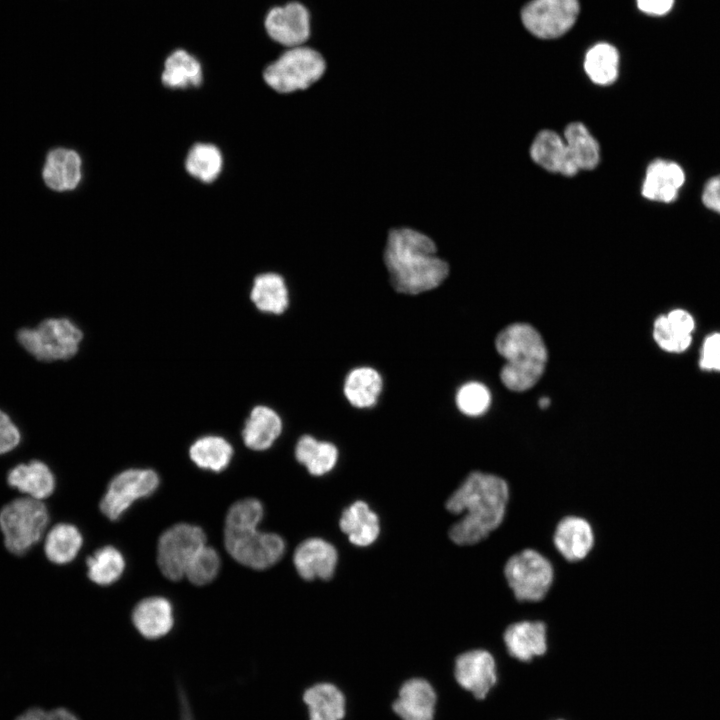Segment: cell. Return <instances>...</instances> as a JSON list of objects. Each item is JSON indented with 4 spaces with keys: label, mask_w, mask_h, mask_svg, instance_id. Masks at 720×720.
Segmentation results:
<instances>
[{
    "label": "cell",
    "mask_w": 720,
    "mask_h": 720,
    "mask_svg": "<svg viewBox=\"0 0 720 720\" xmlns=\"http://www.w3.org/2000/svg\"><path fill=\"white\" fill-rule=\"evenodd\" d=\"M335 547L321 538H309L295 549L293 562L298 574L305 580H329L337 565Z\"/></svg>",
    "instance_id": "cell-15"
},
{
    "label": "cell",
    "mask_w": 720,
    "mask_h": 720,
    "mask_svg": "<svg viewBox=\"0 0 720 720\" xmlns=\"http://www.w3.org/2000/svg\"><path fill=\"white\" fill-rule=\"evenodd\" d=\"M132 622L144 638L160 639L173 628V607L170 601L163 597L145 598L135 606L132 612Z\"/></svg>",
    "instance_id": "cell-20"
},
{
    "label": "cell",
    "mask_w": 720,
    "mask_h": 720,
    "mask_svg": "<svg viewBox=\"0 0 720 720\" xmlns=\"http://www.w3.org/2000/svg\"><path fill=\"white\" fill-rule=\"evenodd\" d=\"M701 200L706 208L720 214V175L714 176L706 182Z\"/></svg>",
    "instance_id": "cell-43"
},
{
    "label": "cell",
    "mask_w": 720,
    "mask_h": 720,
    "mask_svg": "<svg viewBox=\"0 0 720 720\" xmlns=\"http://www.w3.org/2000/svg\"><path fill=\"white\" fill-rule=\"evenodd\" d=\"M569 155L578 170L594 169L600 160V147L587 127L580 122L570 123L563 136Z\"/></svg>",
    "instance_id": "cell-32"
},
{
    "label": "cell",
    "mask_w": 720,
    "mask_h": 720,
    "mask_svg": "<svg viewBox=\"0 0 720 720\" xmlns=\"http://www.w3.org/2000/svg\"><path fill=\"white\" fill-rule=\"evenodd\" d=\"M83 333L67 318H49L17 332L21 346L40 361L67 360L79 349Z\"/></svg>",
    "instance_id": "cell-5"
},
{
    "label": "cell",
    "mask_w": 720,
    "mask_h": 720,
    "mask_svg": "<svg viewBox=\"0 0 720 720\" xmlns=\"http://www.w3.org/2000/svg\"><path fill=\"white\" fill-rule=\"evenodd\" d=\"M223 168V155L211 143H196L187 153L185 169L189 175L203 183H212Z\"/></svg>",
    "instance_id": "cell-35"
},
{
    "label": "cell",
    "mask_w": 720,
    "mask_h": 720,
    "mask_svg": "<svg viewBox=\"0 0 720 720\" xmlns=\"http://www.w3.org/2000/svg\"><path fill=\"white\" fill-rule=\"evenodd\" d=\"M553 543L556 550L567 561L583 560L594 545L592 526L582 517L566 516L556 525Z\"/></svg>",
    "instance_id": "cell-16"
},
{
    "label": "cell",
    "mask_w": 720,
    "mask_h": 720,
    "mask_svg": "<svg viewBox=\"0 0 720 720\" xmlns=\"http://www.w3.org/2000/svg\"><path fill=\"white\" fill-rule=\"evenodd\" d=\"M490 403L489 389L479 382H469L462 385L456 394V405L467 416L484 414L488 410Z\"/></svg>",
    "instance_id": "cell-39"
},
{
    "label": "cell",
    "mask_w": 720,
    "mask_h": 720,
    "mask_svg": "<svg viewBox=\"0 0 720 720\" xmlns=\"http://www.w3.org/2000/svg\"><path fill=\"white\" fill-rule=\"evenodd\" d=\"M503 638L508 653L520 661H530L547 650L546 625L541 621L513 623L506 628Z\"/></svg>",
    "instance_id": "cell-21"
},
{
    "label": "cell",
    "mask_w": 720,
    "mask_h": 720,
    "mask_svg": "<svg viewBox=\"0 0 720 720\" xmlns=\"http://www.w3.org/2000/svg\"><path fill=\"white\" fill-rule=\"evenodd\" d=\"M530 156L549 172L571 177L579 171L569 155L564 138L552 130H542L536 135L530 147Z\"/></svg>",
    "instance_id": "cell-19"
},
{
    "label": "cell",
    "mask_w": 720,
    "mask_h": 720,
    "mask_svg": "<svg viewBox=\"0 0 720 720\" xmlns=\"http://www.w3.org/2000/svg\"><path fill=\"white\" fill-rule=\"evenodd\" d=\"M177 700L179 720H196L189 695L180 681L177 682Z\"/></svg>",
    "instance_id": "cell-45"
},
{
    "label": "cell",
    "mask_w": 720,
    "mask_h": 720,
    "mask_svg": "<svg viewBox=\"0 0 720 720\" xmlns=\"http://www.w3.org/2000/svg\"><path fill=\"white\" fill-rule=\"evenodd\" d=\"M498 353L506 359L500 378L506 388L523 392L532 388L544 373L547 349L540 333L527 323L505 327L495 341Z\"/></svg>",
    "instance_id": "cell-3"
},
{
    "label": "cell",
    "mask_w": 720,
    "mask_h": 720,
    "mask_svg": "<svg viewBox=\"0 0 720 720\" xmlns=\"http://www.w3.org/2000/svg\"><path fill=\"white\" fill-rule=\"evenodd\" d=\"M282 430L280 416L271 408L256 406L250 412L242 430L244 444L256 451L270 448Z\"/></svg>",
    "instance_id": "cell-25"
},
{
    "label": "cell",
    "mask_w": 720,
    "mask_h": 720,
    "mask_svg": "<svg viewBox=\"0 0 720 720\" xmlns=\"http://www.w3.org/2000/svg\"><path fill=\"white\" fill-rule=\"evenodd\" d=\"M509 501L507 482L494 474L472 472L451 494L446 508L462 514L449 531L458 545H473L487 538L504 520Z\"/></svg>",
    "instance_id": "cell-1"
},
{
    "label": "cell",
    "mask_w": 720,
    "mask_h": 720,
    "mask_svg": "<svg viewBox=\"0 0 720 720\" xmlns=\"http://www.w3.org/2000/svg\"><path fill=\"white\" fill-rule=\"evenodd\" d=\"M685 181V172L678 163L655 159L646 169L641 194L651 201L672 203L678 198Z\"/></svg>",
    "instance_id": "cell-14"
},
{
    "label": "cell",
    "mask_w": 720,
    "mask_h": 720,
    "mask_svg": "<svg viewBox=\"0 0 720 720\" xmlns=\"http://www.w3.org/2000/svg\"><path fill=\"white\" fill-rule=\"evenodd\" d=\"M325 69V61L317 51L298 46L268 65L263 78L274 91L289 94L309 88L323 76Z\"/></svg>",
    "instance_id": "cell-6"
},
{
    "label": "cell",
    "mask_w": 720,
    "mask_h": 720,
    "mask_svg": "<svg viewBox=\"0 0 720 720\" xmlns=\"http://www.w3.org/2000/svg\"><path fill=\"white\" fill-rule=\"evenodd\" d=\"M220 569V557L218 552L207 545H204L189 562L185 575L194 585L202 586L212 582Z\"/></svg>",
    "instance_id": "cell-38"
},
{
    "label": "cell",
    "mask_w": 720,
    "mask_h": 720,
    "mask_svg": "<svg viewBox=\"0 0 720 720\" xmlns=\"http://www.w3.org/2000/svg\"><path fill=\"white\" fill-rule=\"evenodd\" d=\"M340 529L349 541L360 547L369 546L376 541L380 533L377 514L364 501H356L347 507L339 521Z\"/></svg>",
    "instance_id": "cell-24"
},
{
    "label": "cell",
    "mask_w": 720,
    "mask_h": 720,
    "mask_svg": "<svg viewBox=\"0 0 720 720\" xmlns=\"http://www.w3.org/2000/svg\"><path fill=\"white\" fill-rule=\"evenodd\" d=\"M45 503L31 497H18L0 509V532L6 550L23 556L38 544L49 524Z\"/></svg>",
    "instance_id": "cell-4"
},
{
    "label": "cell",
    "mask_w": 720,
    "mask_h": 720,
    "mask_svg": "<svg viewBox=\"0 0 720 720\" xmlns=\"http://www.w3.org/2000/svg\"><path fill=\"white\" fill-rule=\"evenodd\" d=\"M584 70L593 83L603 86L612 84L619 73L617 49L608 43L594 45L586 53Z\"/></svg>",
    "instance_id": "cell-34"
},
{
    "label": "cell",
    "mask_w": 720,
    "mask_h": 720,
    "mask_svg": "<svg viewBox=\"0 0 720 720\" xmlns=\"http://www.w3.org/2000/svg\"><path fill=\"white\" fill-rule=\"evenodd\" d=\"M699 365L704 370L720 371V333L709 335L704 340Z\"/></svg>",
    "instance_id": "cell-41"
},
{
    "label": "cell",
    "mask_w": 720,
    "mask_h": 720,
    "mask_svg": "<svg viewBox=\"0 0 720 720\" xmlns=\"http://www.w3.org/2000/svg\"><path fill=\"white\" fill-rule=\"evenodd\" d=\"M455 678L477 699H484L497 680L493 656L482 649L462 653L455 662Z\"/></svg>",
    "instance_id": "cell-13"
},
{
    "label": "cell",
    "mask_w": 720,
    "mask_h": 720,
    "mask_svg": "<svg viewBox=\"0 0 720 720\" xmlns=\"http://www.w3.org/2000/svg\"><path fill=\"white\" fill-rule=\"evenodd\" d=\"M295 457L311 475L321 476L335 467L338 450L330 442L318 441L310 435H304L296 444Z\"/></svg>",
    "instance_id": "cell-30"
},
{
    "label": "cell",
    "mask_w": 720,
    "mask_h": 720,
    "mask_svg": "<svg viewBox=\"0 0 720 720\" xmlns=\"http://www.w3.org/2000/svg\"><path fill=\"white\" fill-rule=\"evenodd\" d=\"M579 10L578 0H532L523 7L521 19L534 36L554 39L570 30Z\"/></svg>",
    "instance_id": "cell-10"
},
{
    "label": "cell",
    "mask_w": 720,
    "mask_h": 720,
    "mask_svg": "<svg viewBox=\"0 0 720 720\" xmlns=\"http://www.w3.org/2000/svg\"><path fill=\"white\" fill-rule=\"evenodd\" d=\"M86 564L89 579L101 586L116 582L125 569L122 553L113 546L97 549L87 558Z\"/></svg>",
    "instance_id": "cell-36"
},
{
    "label": "cell",
    "mask_w": 720,
    "mask_h": 720,
    "mask_svg": "<svg viewBox=\"0 0 720 720\" xmlns=\"http://www.w3.org/2000/svg\"><path fill=\"white\" fill-rule=\"evenodd\" d=\"M549 404H550V399L548 397H542L539 399V406L542 409L547 408L549 406Z\"/></svg>",
    "instance_id": "cell-46"
},
{
    "label": "cell",
    "mask_w": 720,
    "mask_h": 720,
    "mask_svg": "<svg viewBox=\"0 0 720 720\" xmlns=\"http://www.w3.org/2000/svg\"><path fill=\"white\" fill-rule=\"evenodd\" d=\"M83 543L79 529L70 523H58L46 534L43 551L51 563L64 565L72 562Z\"/></svg>",
    "instance_id": "cell-27"
},
{
    "label": "cell",
    "mask_w": 720,
    "mask_h": 720,
    "mask_svg": "<svg viewBox=\"0 0 720 720\" xmlns=\"http://www.w3.org/2000/svg\"><path fill=\"white\" fill-rule=\"evenodd\" d=\"M43 181L56 192L72 191L82 178L80 155L68 148H55L48 152L42 170Z\"/></svg>",
    "instance_id": "cell-17"
},
{
    "label": "cell",
    "mask_w": 720,
    "mask_h": 720,
    "mask_svg": "<svg viewBox=\"0 0 720 720\" xmlns=\"http://www.w3.org/2000/svg\"><path fill=\"white\" fill-rule=\"evenodd\" d=\"M504 576L517 600L537 602L548 593L554 571L544 555L533 549H524L507 560Z\"/></svg>",
    "instance_id": "cell-7"
},
{
    "label": "cell",
    "mask_w": 720,
    "mask_h": 720,
    "mask_svg": "<svg viewBox=\"0 0 720 720\" xmlns=\"http://www.w3.org/2000/svg\"><path fill=\"white\" fill-rule=\"evenodd\" d=\"M159 482V476L151 469L122 471L110 481L100 510L108 519L118 520L136 500L152 495Z\"/></svg>",
    "instance_id": "cell-9"
},
{
    "label": "cell",
    "mask_w": 720,
    "mask_h": 720,
    "mask_svg": "<svg viewBox=\"0 0 720 720\" xmlns=\"http://www.w3.org/2000/svg\"><path fill=\"white\" fill-rule=\"evenodd\" d=\"M265 28L274 41L291 48L298 47L309 37V13L297 2L275 7L266 16Z\"/></svg>",
    "instance_id": "cell-12"
},
{
    "label": "cell",
    "mask_w": 720,
    "mask_h": 720,
    "mask_svg": "<svg viewBox=\"0 0 720 720\" xmlns=\"http://www.w3.org/2000/svg\"><path fill=\"white\" fill-rule=\"evenodd\" d=\"M640 11L651 16H664L673 7L674 0H636Z\"/></svg>",
    "instance_id": "cell-44"
},
{
    "label": "cell",
    "mask_w": 720,
    "mask_h": 720,
    "mask_svg": "<svg viewBox=\"0 0 720 720\" xmlns=\"http://www.w3.org/2000/svg\"><path fill=\"white\" fill-rule=\"evenodd\" d=\"M21 435L10 417L0 410V455L15 449L20 443Z\"/></svg>",
    "instance_id": "cell-42"
},
{
    "label": "cell",
    "mask_w": 720,
    "mask_h": 720,
    "mask_svg": "<svg viewBox=\"0 0 720 720\" xmlns=\"http://www.w3.org/2000/svg\"><path fill=\"white\" fill-rule=\"evenodd\" d=\"M303 698L310 720H341L345 714L344 696L332 684H316L305 692Z\"/></svg>",
    "instance_id": "cell-31"
},
{
    "label": "cell",
    "mask_w": 720,
    "mask_h": 720,
    "mask_svg": "<svg viewBox=\"0 0 720 720\" xmlns=\"http://www.w3.org/2000/svg\"><path fill=\"white\" fill-rule=\"evenodd\" d=\"M206 545L202 528L189 523H178L168 528L159 538L157 563L162 574L177 581L185 575L194 555Z\"/></svg>",
    "instance_id": "cell-8"
},
{
    "label": "cell",
    "mask_w": 720,
    "mask_h": 720,
    "mask_svg": "<svg viewBox=\"0 0 720 720\" xmlns=\"http://www.w3.org/2000/svg\"><path fill=\"white\" fill-rule=\"evenodd\" d=\"M435 704L432 686L424 679L414 678L402 685L393 709L402 720H433Z\"/></svg>",
    "instance_id": "cell-22"
},
{
    "label": "cell",
    "mask_w": 720,
    "mask_h": 720,
    "mask_svg": "<svg viewBox=\"0 0 720 720\" xmlns=\"http://www.w3.org/2000/svg\"><path fill=\"white\" fill-rule=\"evenodd\" d=\"M264 515L261 502L245 498L235 502L227 512L224 534H238L257 529Z\"/></svg>",
    "instance_id": "cell-37"
},
{
    "label": "cell",
    "mask_w": 720,
    "mask_h": 720,
    "mask_svg": "<svg viewBox=\"0 0 720 720\" xmlns=\"http://www.w3.org/2000/svg\"><path fill=\"white\" fill-rule=\"evenodd\" d=\"M200 62L185 50L178 49L165 60L161 80L171 89L198 87L202 83Z\"/></svg>",
    "instance_id": "cell-29"
},
{
    "label": "cell",
    "mask_w": 720,
    "mask_h": 720,
    "mask_svg": "<svg viewBox=\"0 0 720 720\" xmlns=\"http://www.w3.org/2000/svg\"><path fill=\"white\" fill-rule=\"evenodd\" d=\"M189 456L198 467L220 472L229 465L233 456V448L222 437L204 436L191 445Z\"/></svg>",
    "instance_id": "cell-33"
},
{
    "label": "cell",
    "mask_w": 720,
    "mask_h": 720,
    "mask_svg": "<svg viewBox=\"0 0 720 720\" xmlns=\"http://www.w3.org/2000/svg\"><path fill=\"white\" fill-rule=\"evenodd\" d=\"M250 298L257 309L272 314L283 313L289 304L285 280L274 272L262 273L255 277Z\"/></svg>",
    "instance_id": "cell-26"
},
{
    "label": "cell",
    "mask_w": 720,
    "mask_h": 720,
    "mask_svg": "<svg viewBox=\"0 0 720 720\" xmlns=\"http://www.w3.org/2000/svg\"><path fill=\"white\" fill-rule=\"evenodd\" d=\"M695 323L685 310L675 309L654 321L653 338L660 348L668 352L685 351L691 344Z\"/></svg>",
    "instance_id": "cell-23"
},
{
    "label": "cell",
    "mask_w": 720,
    "mask_h": 720,
    "mask_svg": "<svg viewBox=\"0 0 720 720\" xmlns=\"http://www.w3.org/2000/svg\"><path fill=\"white\" fill-rule=\"evenodd\" d=\"M7 484L27 497L45 500L56 488V479L47 464L40 460L20 463L7 473Z\"/></svg>",
    "instance_id": "cell-18"
},
{
    "label": "cell",
    "mask_w": 720,
    "mask_h": 720,
    "mask_svg": "<svg viewBox=\"0 0 720 720\" xmlns=\"http://www.w3.org/2000/svg\"><path fill=\"white\" fill-rule=\"evenodd\" d=\"M383 260L393 288L402 294L430 291L447 278L449 265L437 256L434 241L412 228L389 231Z\"/></svg>",
    "instance_id": "cell-2"
},
{
    "label": "cell",
    "mask_w": 720,
    "mask_h": 720,
    "mask_svg": "<svg viewBox=\"0 0 720 720\" xmlns=\"http://www.w3.org/2000/svg\"><path fill=\"white\" fill-rule=\"evenodd\" d=\"M381 375L371 367H358L349 372L344 382L348 402L357 408L375 405L382 391Z\"/></svg>",
    "instance_id": "cell-28"
},
{
    "label": "cell",
    "mask_w": 720,
    "mask_h": 720,
    "mask_svg": "<svg viewBox=\"0 0 720 720\" xmlns=\"http://www.w3.org/2000/svg\"><path fill=\"white\" fill-rule=\"evenodd\" d=\"M14 720H81L79 716L66 707L45 709L33 706L25 709Z\"/></svg>",
    "instance_id": "cell-40"
},
{
    "label": "cell",
    "mask_w": 720,
    "mask_h": 720,
    "mask_svg": "<svg viewBox=\"0 0 720 720\" xmlns=\"http://www.w3.org/2000/svg\"><path fill=\"white\" fill-rule=\"evenodd\" d=\"M225 547L240 564L256 570L276 564L285 552V542L275 533L257 529L238 534H224Z\"/></svg>",
    "instance_id": "cell-11"
}]
</instances>
